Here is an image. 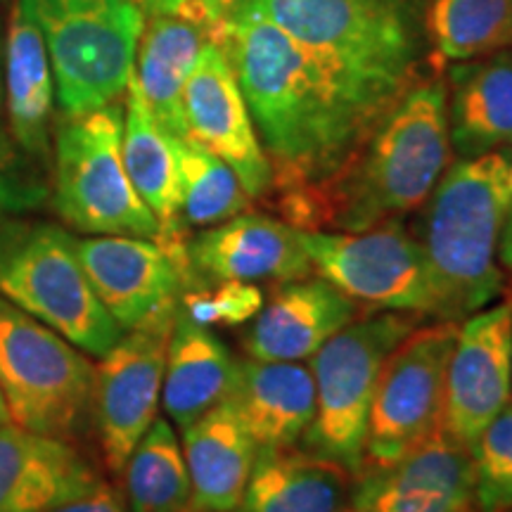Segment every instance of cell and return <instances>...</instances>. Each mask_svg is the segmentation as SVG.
I'll list each match as a JSON object with an SVG mask.
<instances>
[{
	"mask_svg": "<svg viewBox=\"0 0 512 512\" xmlns=\"http://www.w3.org/2000/svg\"><path fill=\"white\" fill-rule=\"evenodd\" d=\"M245 95L273 171L280 219L302 230L306 209L335 181L411 86L358 72L252 15L216 38Z\"/></svg>",
	"mask_w": 512,
	"mask_h": 512,
	"instance_id": "cell-1",
	"label": "cell"
},
{
	"mask_svg": "<svg viewBox=\"0 0 512 512\" xmlns=\"http://www.w3.org/2000/svg\"><path fill=\"white\" fill-rule=\"evenodd\" d=\"M446 79L422 76L306 209L302 230L358 233L420 209L451 164Z\"/></svg>",
	"mask_w": 512,
	"mask_h": 512,
	"instance_id": "cell-2",
	"label": "cell"
},
{
	"mask_svg": "<svg viewBox=\"0 0 512 512\" xmlns=\"http://www.w3.org/2000/svg\"><path fill=\"white\" fill-rule=\"evenodd\" d=\"M510 159L512 150L456 159L420 207L413 235L430 266L444 323H460L501 297Z\"/></svg>",
	"mask_w": 512,
	"mask_h": 512,
	"instance_id": "cell-3",
	"label": "cell"
},
{
	"mask_svg": "<svg viewBox=\"0 0 512 512\" xmlns=\"http://www.w3.org/2000/svg\"><path fill=\"white\" fill-rule=\"evenodd\" d=\"M67 228L50 221L0 219V297L53 328L88 356H105L124 337L95 294Z\"/></svg>",
	"mask_w": 512,
	"mask_h": 512,
	"instance_id": "cell-4",
	"label": "cell"
},
{
	"mask_svg": "<svg viewBox=\"0 0 512 512\" xmlns=\"http://www.w3.org/2000/svg\"><path fill=\"white\" fill-rule=\"evenodd\" d=\"M233 15L266 19L358 72L408 86L430 55L425 0H238Z\"/></svg>",
	"mask_w": 512,
	"mask_h": 512,
	"instance_id": "cell-5",
	"label": "cell"
},
{
	"mask_svg": "<svg viewBox=\"0 0 512 512\" xmlns=\"http://www.w3.org/2000/svg\"><path fill=\"white\" fill-rule=\"evenodd\" d=\"M418 328V316L380 311L358 316L313 354L316 413L304 451L342 467L351 479L366 470L368 425L387 358Z\"/></svg>",
	"mask_w": 512,
	"mask_h": 512,
	"instance_id": "cell-6",
	"label": "cell"
},
{
	"mask_svg": "<svg viewBox=\"0 0 512 512\" xmlns=\"http://www.w3.org/2000/svg\"><path fill=\"white\" fill-rule=\"evenodd\" d=\"M64 117H79L124 98L136 69L145 12L133 0H27Z\"/></svg>",
	"mask_w": 512,
	"mask_h": 512,
	"instance_id": "cell-7",
	"label": "cell"
},
{
	"mask_svg": "<svg viewBox=\"0 0 512 512\" xmlns=\"http://www.w3.org/2000/svg\"><path fill=\"white\" fill-rule=\"evenodd\" d=\"M124 107L64 117L55 126L53 207L69 228L91 235L159 240V223L133 188L121 155Z\"/></svg>",
	"mask_w": 512,
	"mask_h": 512,
	"instance_id": "cell-8",
	"label": "cell"
},
{
	"mask_svg": "<svg viewBox=\"0 0 512 512\" xmlns=\"http://www.w3.org/2000/svg\"><path fill=\"white\" fill-rule=\"evenodd\" d=\"M95 366L53 328L0 297V392L12 425L72 441L93 418Z\"/></svg>",
	"mask_w": 512,
	"mask_h": 512,
	"instance_id": "cell-9",
	"label": "cell"
},
{
	"mask_svg": "<svg viewBox=\"0 0 512 512\" xmlns=\"http://www.w3.org/2000/svg\"><path fill=\"white\" fill-rule=\"evenodd\" d=\"M313 275H320L356 304L377 311L439 320V302L420 242L401 221L339 233L302 230Z\"/></svg>",
	"mask_w": 512,
	"mask_h": 512,
	"instance_id": "cell-10",
	"label": "cell"
},
{
	"mask_svg": "<svg viewBox=\"0 0 512 512\" xmlns=\"http://www.w3.org/2000/svg\"><path fill=\"white\" fill-rule=\"evenodd\" d=\"M458 323L415 328L387 358L368 425L366 467L387 465L444 432L446 370Z\"/></svg>",
	"mask_w": 512,
	"mask_h": 512,
	"instance_id": "cell-11",
	"label": "cell"
},
{
	"mask_svg": "<svg viewBox=\"0 0 512 512\" xmlns=\"http://www.w3.org/2000/svg\"><path fill=\"white\" fill-rule=\"evenodd\" d=\"M181 306V304H178ZM178 306L126 330L100 356L93 375V422L107 470L121 475L128 456L157 418L166 370V349Z\"/></svg>",
	"mask_w": 512,
	"mask_h": 512,
	"instance_id": "cell-12",
	"label": "cell"
},
{
	"mask_svg": "<svg viewBox=\"0 0 512 512\" xmlns=\"http://www.w3.org/2000/svg\"><path fill=\"white\" fill-rule=\"evenodd\" d=\"M188 138L223 159L252 202H268L273 171L226 50L207 41L183 88Z\"/></svg>",
	"mask_w": 512,
	"mask_h": 512,
	"instance_id": "cell-13",
	"label": "cell"
},
{
	"mask_svg": "<svg viewBox=\"0 0 512 512\" xmlns=\"http://www.w3.org/2000/svg\"><path fill=\"white\" fill-rule=\"evenodd\" d=\"M512 401V302L458 323L446 370L444 432L470 446Z\"/></svg>",
	"mask_w": 512,
	"mask_h": 512,
	"instance_id": "cell-14",
	"label": "cell"
},
{
	"mask_svg": "<svg viewBox=\"0 0 512 512\" xmlns=\"http://www.w3.org/2000/svg\"><path fill=\"white\" fill-rule=\"evenodd\" d=\"M475 510L470 446L446 432L387 465H368L351 489L349 512Z\"/></svg>",
	"mask_w": 512,
	"mask_h": 512,
	"instance_id": "cell-15",
	"label": "cell"
},
{
	"mask_svg": "<svg viewBox=\"0 0 512 512\" xmlns=\"http://www.w3.org/2000/svg\"><path fill=\"white\" fill-rule=\"evenodd\" d=\"M76 247L95 294L124 330L181 304L188 278L155 240L93 235Z\"/></svg>",
	"mask_w": 512,
	"mask_h": 512,
	"instance_id": "cell-16",
	"label": "cell"
},
{
	"mask_svg": "<svg viewBox=\"0 0 512 512\" xmlns=\"http://www.w3.org/2000/svg\"><path fill=\"white\" fill-rule=\"evenodd\" d=\"M188 261L192 285L195 280L287 283L313 275L302 230L254 211H245L219 226L202 228L188 240Z\"/></svg>",
	"mask_w": 512,
	"mask_h": 512,
	"instance_id": "cell-17",
	"label": "cell"
},
{
	"mask_svg": "<svg viewBox=\"0 0 512 512\" xmlns=\"http://www.w3.org/2000/svg\"><path fill=\"white\" fill-rule=\"evenodd\" d=\"M358 316L361 304L320 275L287 280L252 318L245 351L256 361H309Z\"/></svg>",
	"mask_w": 512,
	"mask_h": 512,
	"instance_id": "cell-18",
	"label": "cell"
},
{
	"mask_svg": "<svg viewBox=\"0 0 512 512\" xmlns=\"http://www.w3.org/2000/svg\"><path fill=\"white\" fill-rule=\"evenodd\" d=\"M126 174L147 209L159 223L157 245L164 249L192 285L188 261V228L181 219V181H178L176 136L166 133L140 93L136 74L124 93V136H121ZM185 287V290H188Z\"/></svg>",
	"mask_w": 512,
	"mask_h": 512,
	"instance_id": "cell-19",
	"label": "cell"
},
{
	"mask_svg": "<svg viewBox=\"0 0 512 512\" xmlns=\"http://www.w3.org/2000/svg\"><path fill=\"white\" fill-rule=\"evenodd\" d=\"M100 482L72 441L0 427V512H46Z\"/></svg>",
	"mask_w": 512,
	"mask_h": 512,
	"instance_id": "cell-20",
	"label": "cell"
},
{
	"mask_svg": "<svg viewBox=\"0 0 512 512\" xmlns=\"http://www.w3.org/2000/svg\"><path fill=\"white\" fill-rule=\"evenodd\" d=\"M256 451H290L309 432L316 413L311 368L290 361H238L228 394Z\"/></svg>",
	"mask_w": 512,
	"mask_h": 512,
	"instance_id": "cell-21",
	"label": "cell"
},
{
	"mask_svg": "<svg viewBox=\"0 0 512 512\" xmlns=\"http://www.w3.org/2000/svg\"><path fill=\"white\" fill-rule=\"evenodd\" d=\"M446 95L453 155L472 159L512 150V48L453 62Z\"/></svg>",
	"mask_w": 512,
	"mask_h": 512,
	"instance_id": "cell-22",
	"label": "cell"
},
{
	"mask_svg": "<svg viewBox=\"0 0 512 512\" xmlns=\"http://www.w3.org/2000/svg\"><path fill=\"white\" fill-rule=\"evenodd\" d=\"M55 81L41 29L27 0H17L5 31V119L15 143L46 164L53 133Z\"/></svg>",
	"mask_w": 512,
	"mask_h": 512,
	"instance_id": "cell-23",
	"label": "cell"
},
{
	"mask_svg": "<svg viewBox=\"0 0 512 512\" xmlns=\"http://www.w3.org/2000/svg\"><path fill=\"white\" fill-rule=\"evenodd\" d=\"M192 512H230L242 498L256 456L254 441L226 399L183 430Z\"/></svg>",
	"mask_w": 512,
	"mask_h": 512,
	"instance_id": "cell-24",
	"label": "cell"
},
{
	"mask_svg": "<svg viewBox=\"0 0 512 512\" xmlns=\"http://www.w3.org/2000/svg\"><path fill=\"white\" fill-rule=\"evenodd\" d=\"M238 361L226 344L178 309L166 349L162 406L181 430L228 399Z\"/></svg>",
	"mask_w": 512,
	"mask_h": 512,
	"instance_id": "cell-25",
	"label": "cell"
},
{
	"mask_svg": "<svg viewBox=\"0 0 512 512\" xmlns=\"http://www.w3.org/2000/svg\"><path fill=\"white\" fill-rule=\"evenodd\" d=\"M207 41V31L181 15L145 17L133 74L159 126L176 138H188L183 88Z\"/></svg>",
	"mask_w": 512,
	"mask_h": 512,
	"instance_id": "cell-26",
	"label": "cell"
},
{
	"mask_svg": "<svg viewBox=\"0 0 512 512\" xmlns=\"http://www.w3.org/2000/svg\"><path fill=\"white\" fill-rule=\"evenodd\" d=\"M349 479L342 467L306 451H259L230 512H349Z\"/></svg>",
	"mask_w": 512,
	"mask_h": 512,
	"instance_id": "cell-27",
	"label": "cell"
},
{
	"mask_svg": "<svg viewBox=\"0 0 512 512\" xmlns=\"http://www.w3.org/2000/svg\"><path fill=\"white\" fill-rule=\"evenodd\" d=\"M432 62H465L512 48V0H425Z\"/></svg>",
	"mask_w": 512,
	"mask_h": 512,
	"instance_id": "cell-28",
	"label": "cell"
},
{
	"mask_svg": "<svg viewBox=\"0 0 512 512\" xmlns=\"http://www.w3.org/2000/svg\"><path fill=\"white\" fill-rule=\"evenodd\" d=\"M131 512H192V484L174 427L155 418L124 465Z\"/></svg>",
	"mask_w": 512,
	"mask_h": 512,
	"instance_id": "cell-29",
	"label": "cell"
},
{
	"mask_svg": "<svg viewBox=\"0 0 512 512\" xmlns=\"http://www.w3.org/2000/svg\"><path fill=\"white\" fill-rule=\"evenodd\" d=\"M181 219L185 228H211L249 211V195L230 166L192 138H176Z\"/></svg>",
	"mask_w": 512,
	"mask_h": 512,
	"instance_id": "cell-30",
	"label": "cell"
},
{
	"mask_svg": "<svg viewBox=\"0 0 512 512\" xmlns=\"http://www.w3.org/2000/svg\"><path fill=\"white\" fill-rule=\"evenodd\" d=\"M475 470V510H512V401L470 444Z\"/></svg>",
	"mask_w": 512,
	"mask_h": 512,
	"instance_id": "cell-31",
	"label": "cell"
},
{
	"mask_svg": "<svg viewBox=\"0 0 512 512\" xmlns=\"http://www.w3.org/2000/svg\"><path fill=\"white\" fill-rule=\"evenodd\" d=\"M53 188L46 164L38 162L12 140L8 128H0V219L24 216L43 209Z\"/></svg>",
	"mask_w": 512,
	"mask_h": 512,
	"instance_id": "cell-32",
	"label": "cell"
},
{
	"mask_svg": "<svg viewBox=\"0 0 512 512\" xmlns=\"http://www.w3.org/2000/svg\"><path fill=\"white\" fill-rule=\"evenodd\" d=\"M264 306V294L254 283H242V280H223L216 283L211 290H197L188 287L181 294L183 316H188L192 323L204 325H245L252 320Z\"/></svg>",
	"mask_w": 512,
	"mask_h": 512,
	"instance_id": "cell-33",
	"label": "cell"
},
{
	"mask_svg": "<svg viewBox=\"0 0 512 512\" xmlns=\"http://www.w3.org/2000/svg\"><path fill=\"white\" fill-rule=\"evenodd\" d=\"M235 5H238V0H188L178 15L195 22L197 27L207 31L211 41H216Z\"/></svg>",
	"mask_w": 512,
	"mask_h": 512,
	"instance_id": "cell-34",
	"label": "cell"
},
{
	"mask_svg": "<svg viewBox=\"0 0 512 512\" xmlns=\"http://www.w3.org/2000/svg\"><path fill=\"white\" fill-rule=\"evenodd\" d=\"M46 512H128V503L114 486L100 482L95 489L88 491V494L55 505V508H50Z\"/></svg>",
	"mask_w": 512,
	"mask_h": 512,
	"instance_id": "cell-35",
	"label": "cell"
},
{
	"mask_svg": "<svg viewBox=\"0 0 512 512\" xmlns=\"http://www.w3.org/2000/svg\"><path fill=\"white\" fill-rule=\"evenodd\" d=\"M501 266L512 273V159H510V185H508V211H505V226L501 238Z\"/></svg>",
	"mask_w": 512,
	"mask_h": 512,
	"instance_id": "cell-36",
	"label": "cell"
},
{
	"mask_svg": "<svg viewBox=\"0 0 512 512\" xmlns=\"http://www.w3.org/2000/svg\"><path fill=\"white\" fill-rule=\"evenodd\" d=\"M188 0H147L145 17L150 15H178Z\"/></svg>",
	"mask_w": 512,
	"mask_h": 512,
	"instance_id": "cell-37",
	"label": "cell"
},
{
	"mask_svg": "<svg viewBox=\"0 0 512 512\" xmlns=\"http://www.w3.org/2000/svg\"><path fill=\"white\" fill-rule=\"evenodd\" d=\"M5 38L0 36V128L5 124Z\"/></svg>",
	"mask_w": 512,
	"mask_h": 512,
	"instance_id": "cell-38",
	"label": "cell"
},
{
	"mask_svg": "<svg viewBox=\"0 0 512 512\" xmlns=\"http://www.w3.org/2000/svg\"><path fill=\"white\" fill-rule=\"evenodd\" d=\"M10 411H8V403H5V396L0 392V427L10 425Z\"/></svg>",
	"mask_w": 512,
	"mask_h": 512,
	"instance_id": "cell-39",
	"label": "cell"
},
{
	"mask_svg": "<svg viewBox=\"0 0 512 512\" xmlns=\"http://www.w3.org/2000/svg\"><path fill=\"white\" fill-rule=\"evenodd\" d=\"M133 3H136V5H138V8L145 12V5H147V0H133Z\"/></svg>",
	"mask_w": 512,
	"mask_h": 512,
	"instance_id": "cell-40",
	"label": "cell"
},
{
	"mask_svg": "<svg viewBox=\"0 0 512 512\" xmlns=\"http://www.w3.org/2000/svg\"><path fill=\"white\" fill-rule=\"evenodd\" d=\"M467 512H477V510H467Z\"/></svg>",
	"mask_w": 512,
	"mask_h": 512,
	"instance_id": "cell-41",
	"label": "cell"
},
{
	"mask_svg": "<svg viewBox=\"0 0 512 512\" xmlns=\"http://www.w3.org/2000/svg\"><path fill=\"white\" fill-rule=\"evenodd\" d=\"M510 512H512V510H510Z\"/></svg>",
	"mask_w": 512,
	"mask_h": 512,
	"instance_id": "cell-42",
	"label": "cell"
}]
</instances>
